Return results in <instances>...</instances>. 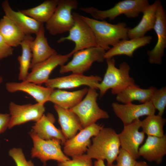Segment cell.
<instances>
[{"label": "cell", "mask_w": 166, "mask_h": 166, "mask_svg": "<svg viewBox=\"0 0 166 166\" xmlns=\"http://www.w3.org/2000/svg\"><path fill=\"white\" fill-rule=\"evenodd\" d=\"M92 141L86 154L92 159L106 160L107 166H111L120 149L118 134L112 128L104 127L93 137Z\"/></svg>", "instance_id": "6da1fadb"}, {"label": "cell", "mask_w": 166, "mask_h": 166, "mask_svg": "<svg viewBox=\"0 0 166 166\" xmlns=\"http://www.w3.org/2000/svg\"><path fill=\"white\" fill-rule=\"evenodd\" d=\"M90 27L94 34L97 46L107 51L122 40L128 39V28L124 22L113 24L80 15Z\"/></svg>", "instance_id": "7a4b0ae2"}, {"label": "cell", "mask_w": 166, "mask_h": 166, "mask_svg": "<svg viewBox=\"0 0 166 166\" xmlns=\"http://www.w3.org/2000/svg\"><path fill=\"white\" fill-rule=\"evenodd\" d=\"M106 60L107 66L106 72L103 80L96 86L97 89L100 91V97L110 89L113 94L117 95L129 86L136 85L133 78L129 75L130 67L127 62H121L118 68L115 66L113 57Z\"/></svg>", "instance_id": "3957f363"}, {"label": "cell", "mask_w": 166, "mask_h": 166, "mask_svg": "<svg viewBox=\"0 0 166 166\" xmlns=\"http://www.w3.org/2000/svg\"><path fill=\"white\" fill-rule=\"evenodd\" d=\"M149 5L147 0H124L106 10H100L93 7H82L79 9L90 14L94 19L104 20L108 18L112 21L123 14L129 18H136Z\"/></svg>", "instance_id": "277c9868"}, {"label": "cell", "mask_w": 166, "mask_h": 166, "mask_svg": "<svg viewBox=\"0 0 166 166\" xmlns=\"http://www.w3.org/2000/svg\"><path fill=\"white\" fill-rule=\"evenodd\" d=\"M96 89L89 88L84 98L69 109L78 117L83 128L95 123L100 119L109 117L108 113L101 109L97 103L98 94Z\"/></svg>", "instance_id": "5b68a950"}, {"label": "cell", "mask_w": 166, "mask_h": 166, "mask_svg": "<svg viewBox=\"0 0 166 166\" xmlns=\"http://www.w3.org/2000/svg\"><path fill=\"white\" fill-rule=\"evenodd\" d=\"M78 3L76 0H59L53 14L46 22V29L52 35L69 32L74 25L72 11L76 9Z\"/></svg>", "instance_id": "8992f818"}, {"label": "cell", "mask_w": 166, "mask_h": 166, "mask_svg": "<svg viewBox=\"0 0 166 166\" xmlns=\"http://www.w3.org/2000/svg\"><path fill=\"white\" fill-rule=\"evenodd\" d=\"M33 142L31 151L32 158H37L46 166L49 160H56L57 162L65 161L70 160L61 149V141L53 139L44 140L39 137L32 130L29 133Z\"/></svg>", "instance_id": "52a82bcc"}, {"label": "cell", "mask_w": 166, "mask_h": 166, "mask_svg": "<svg viewBox=\"0 0 166 166\" xmlns=\"http://www.w3.org/2000/svg\"><path fill=\"white\" fill-rule=\"evenodd\" d=\"M106 51L97 46L81 50L74 53L71 61L60 67L61 74L71 72L73 73L83 74L88 70L93 63L103 61Z\"/></svg>", "instance_id": "ba28073f"}, {"label": "cell", "mask_w": 166, "mask_h": 166, "mask_svg": "<svg viewBox=\"0 0 166 166\" xmlns=\"http://www.w3.org/2000/svg\"><path fill=\"white\" fill-rule=\"evenodd\" d=\"M74 25L69 31V34L60 38L58 43L69 40L74 42L75 46L71 52H75L85 49L97 46L93 33L89 25L83 20L78 13H72Z\"/></svg>", "instance_id": "9c48e42d"}, {"label": "cell", "mask_w": 166, "mask_h": 166, "mask_svg": "<svg viewBox=\"0 0 166 166\" xmlns=\"http://www.w3.org/2000/svg\"><path fill=\"white\" fill-rule=\"evenodd\" d=\"M104 127V125L95 123L83 128L66 141L63 144L64 153L71 157L84 154L91 144V138L96 136Z\"/></svg>", "instance_id": "30bf717a"}, {"label": "cell", "mask_w": 166, "mask_h": 166, "mask_svg": "<svg viewBox=\"0 0 166 166\" xmlns=\"http://www.w3.org/2000/svg\"><path fill=\"white\" fill-rule=\"evenodd\" d=\"M44 105L37 103L20 105L10 102L9 107L10 118L8 128H11L30 121L37 122L45 111Z\"/></svg>", "instance_id": "8fae6325"}, {"label": "cell", "mask_w": 166, "mask_h": 166, "mask_svg": "<svg viewBox=\"0 0 166 166\" xmlns=\"http://www.w3.org/2000/svg\"><path fill=\"white\" fill-rule=\"evenodd\" d=\"M153 29L157 40L154 48L147 51L148 61L151 64L161 65L166 48V14L161 2L159 1L156 11V20Z\"/></svg>", "instance_id": "7c38bea8"}, {"label": "cell", "mask_w": 166, "mask_h": 166, "mask_svg": "<svg viewBox=\"0 0 166 166\" xmlns=\"http://www.w3.org/2000/svg\"><path fill=\"white\" fill-rule=\"evenodd\" d=\"M141 123V121L138 119L130 124L124 125L122 131L118 134L121 148L129 153L136 160L140 157L139 149L145 138V134L139 131Z\"/></svg>", "instance_id": "4fadbf2b"}, {"label": "cell", "mask_w": 166, "mask_h": 166, "mask_svg": "<svg viewBox=\"0 0 166 166\" xmlns=\"http://www.w3.org/2000/svg\"><path fill=\"white\" fill-rule=\"evenodd\" d=\"M73 54L70 52L66 55L56 54L46 60L34 65L31 69L26 80L41 85L49 78V76L57 66L64 65Z\"/></svg>", "instance_id": "5bb4252c"}, {"label": "cell", "mask_w": 166, "mask_h": 166, "mask_svg": "<svg viewBox=\"0 0 166 166\" xmlns=\"http://www.w3.org/2000/svg\"><path fill=\"white\" fill-rule=\"evenodd\" d=\"M112 106L115 115L124 125L130 124L141 117L154 114L156 110L150 101L140 104L113 102Z\"/></svg>", "instance_id": "9a60e30c"}, {"label": "cell", "mask_w": 166, "mask_h": 166, "mask_svg": "<svg viewBox=\"0 0 166 166\" xmlns=\"http://www.w3.org/2000/svg\"><path fill=\"white\" fill-rule=\"evenodd\" d=\"M101 81V78L98 76H86L72 73L65 76L49 79L45 84L46 87L54 89H72L84 85L97 89V85Z\"/></svg>", "instance_id": "2e32d148"}, {"label": "cell", "mask_w": 166, "mask_h": 166, "mask_svg": "<svg viewBox=\"0 0 166 166\" xmlns=\"http://www.w3.org/2000/svg\"><path fill=\"white\" fill-rule=\"evenodd\" d=\"M166 154V135L162 137L148 136L144 144L139 149V155L149 162L162 163Z\"/></svg>", "instance_id": "e0dca14e"}, {"label": "cell", "mask_w": 166, "mask_h": 166, "mask_svg": "<svg viewBox=\"0 0 166 166\" xmlns=\"http://www.w3.org/2000/svg\"><path fill=\"white\" fill-rule=\"evenodd\" d=\"M5 88L10 93L19 91L26 93L34 98L37 103L43 104L48 101L50 94L54 89L26 81L20 82H7Z\"/></svg>", "instance_id": "ac0fdd59"}, {"label": "cell", "mask_w": 166, "mask_h": 166, "mask_svg": "<svg viewBox=\"0 0 166 166\" xmlns=\"http://www.w3.org/2000/svg\"><path fill=\"white\" fill-rule=\"evenodd\" d=\"M55 119L50 113L43 114L41 118L32 127V131L39 137L44 140L55 139L63 144L67 139L61 130L54 125Z\"/></svg>", "instance_id": "d6986e66"}, {"label": "cell", "mask_w": 166, "mask_h": 166, "mask_svg": "<svg viewBox=\"0 0 166 166\" xmlns=\"http://www.w3.org/2000/svg\"><path fill=\"white\" fill-rule=\"evenodd\" d=\"M45 28L42 23L39 30L36 34L35 38L30 43V48L32 54L30 69L36 64L57 54L56 50L49 45L45 37Z\"/></svg>", "instance_id": "ffe728a7"}, {"label": "cell", "mask_w": 166, "mask_h": 166, "mask_svg": "<svg viewBox=\"0 0 166 166\" xmlns=\"http://www.w3.org/2000/svg\"><path fill=\"white\" fill-rule=\"evenodd\" d=\"M152 39V37L151 36H145L130 40H121L106 51L104 56V59L123 55L132 57L133 53L136 49L150 43Z\"/></svg>", "instance_id": "44dd1931"}, {"label": "cell", "mask_w": 166, "mask_h": 166, "mask_svg": "<svg viewBox=\"0 0 166 166\" xmlns=\"http://www.w3.org/2000/svg\"><path fill=\"white\" fill-rule=\"evenodd\" d=\"M5 16L14 22L26 35L36 34L42 23L25 15L20 11H16L10 7L8 0L4 1L2 4Z\"/></svg>", "instance_id": "7402d4cb"}, {"label": "cell", "mask_w": 166, "mask_h": 166, "mask_svg": "<svg viewBox=\"0 0 166 166\" xmlns=\"http://www.w3.org/2000/svg\"><path fill=\"white\" fill-rule=\"evenodd\" d=\"M54 108L58 115L61 130L67 140L83 129L79 118L74 112L56 105H54Z\"/></svg>", "instance_id": "603a6c76"}, {"label": "cell", "mask_w": 166, "mask_h": 166, "mask_svg": "<svg viewBox=\"0 0 166 166\" xmlns=\"http://www.w3.org/2000/svg\"><path fill=\"white\" fill-rule=\"evenodd\" d=\"M159 1L156 0L152 4H149L142 13V18L137 25L132 28L128 29V38L130 39L144 37L147 32L153 29Z\"/></svg>", "instance_id": "cb8c5ba5"}, {"label": "cell", "mask_w": 166, "mask_h": 166, "mask_svg": "<svg viewBox=\"0 0 166 166\" xmlns=\"http://www.w3.org/2000/svg\"><path fill=\"white\" fill-rule=\"evenodd\" d=\"M88 89L85 88L73 92L54 89L50 94L48 101L62 108L70 109L81 101L86 94Z\"/></svg>", "instance_id": "d4e9b609"}, {"label": "cell", "mask_w": 166, "mask_h": 166, "mask_svg": "<svg viewBox=\"0 0 166 166\" xmlns=\"http://www.w3.org/2000/svg\"><path fill=\"white\" fill-rule=\"evenodd\" d=\"M0 34L12 47L20 45L26 35L16 23L5 15L0 20Z\"/></svg>", "instance_id": "484cf974"}, {"label": "cell", "mask_w": 166, "mask_h": 166, "mask_svg": "<svg viewBox=\"0 0 166 166\" xmlns=\"http://www.w3.org/2000/svg\"><path fill=\"white\" fill-rule=\"evenodd\" d=\"M156 89L153 86L147 89H142L137 85L129 86L117 94L116 99L124 104L131 103L135 101L144 103L150 101Z\"/></svg>", "instance_id": "4316f807"}, {"label": "cell", "mask_w": 166, "mask_h": 166, "mask_svg": "<svg viewBox=\"0 0 166 166\" xmlns=\"http://www.w3.org/2000/svg\"><path fill=\"white\" fill-rule=\"evenodd\" d=\"M58 0H46L36 7L20 11L40 23L46 22L54 13Z\"/></svg>", "instance_id": "83f0119b"}, {"label": "cell", "mask_w": 166, "mask_h": 166, "mask_svg": "<svg viewBox=\"0 0 166 166\" xmlns=\"http://www.w3.org/2000/svg\"><path fill=\"white\" fill-rule=\"evenodd\" d=\"M34 39L31 35H26L24 39L20 44L22 53L18 57L20 66L18 78L22 81L26 80L30 69L32 54L30 48L31 42Z\"/></svg>", "instance_id": "f1b7e54d"}, {"label": "cell", "mask_w": 166, "mask_h": 166, "mask_svg": "<svg viewBox=\"0 0 166 166\" xmlns=\"http://www.w3.org/2000/svg\"><path fill=\"white\" fill-rule=\"evenodd\" d=\"M166 122L165 118L158 115L148 116L141 121L142 131L148 136L162 137L164 135L163 128Z\"/></svg>", "instance_id": "f546056e"}, {"label": "cell", "mask_w": 166, "mask_h": 166, "mask_svg": "<svg viewBox=\"0 0 166 166\" xmlns=\"http://www.w3.org/2000/svg\"><path fill=\"white\" fill-rule=\"evenodd\" d=\"M150 101L156 109L158 111V115L162 117L166 106V88L163 87L153 93Z\"/></svg>", "instance_id": "4dcf8cb0"}, {"label": "cell", "mask_w": 166, "mask_h": 166, "mask_svg": "<svg viewBox=\"0 0 166 166\" xmlns=\"http://www.w3.org/2000/svg\"><path fill=\"white\" fill-rule=\"evenodd\" d=\"M72 159L58 162L57 166H93L92 159L86 154L75 156Z\"/></svg>", "instance_id": "1f68e13d"}, {"label": "cell", "mask_w": 166, "mask_h": 166, "mask_svg": "<svg viewBox=\"0 0 166 166\" xmlns=\"http://www.w3.org/2000/svg\"><path fill=\"white\" fill-rule=\"evenodd\" d=\"M9 155L14 161L16 166H35L31 160H27L20 148H14L9 151Z\"/></svg>", "instance_id": "d6a6232c"}, {"label": "cell", "mask_w": 166, "mask_h": 166, "mask_svg": "<svg viewBox=\"0 0 166 166\" xmlns=\"http://www.w3.org/2000/svg\"><path fill=\"white\" fill-rule=\"evenodd\" d=\"M116 160L117 164L111 166H134L136 161L129 153L121 148Z\"/></svg>", "instance_id": "836d02e7"}, {"label": "cell", "mask_w": 166, "mask_h": 166, "mask_svg": "<svg viewBox=\"0 0 166 166\" xmlns=\"http://www.w3.org/2000/svg\"><path fill=\"white\" fill-rule=\"evenodd\" d=\"M14 49L8 45L0 34V60L11 56Z\"/></svg>", "instance_id": "e575fe53"}, {"label": "cell", "mask_w": 166, "mask_h": 166, "mask_svg": "<svg viewBox=\"0 0 166 166\" xmlns=\"http://www.w3.org/2000/svg\"><path fill=\"white\" fill-rule=\"evenodd\" d=\"M10 118L9 114L0 113V134L8 128Z\"/></svg>", "instance_id": "d590c367"}, {"label": "cell", "mask_w": 166, "mask_h": 166, "mask_svg": "<svg viewBox=\"0 0 166 166\" xmlns=\"http://www.w3.org/2000/svg\"><path fill=\"white\" fill-rule=\"evenodd\" d=\"M93 166H106L104 162V160H97L94 163Z\"/></svg>", "instance_id": "8d00e7d4"}, {"label": "cell", "mask_w": 166, "mask_h": 166, "mask_svg": "<svg viewBox=\"0 0 166 166\" xmlns=\"http://www.w3.org/2000/svg\"><path fill=\"white\" fill-rule=\"evenodd\" d=\"M134 166H150L144 161H136Z\"/></svg>", "instance_id": "74e56055"}, {"label": "cell", "mask_w": 166, "mask_h": 166, "mask_svg": "<svg viewBox=\"0 0 166 166\" xmlns=\"http://www.w3.org/2000/svg\"><path fill=\"white\" fill-rule=\"evenodd\" d=\"M3 81V79L2 76L0 77V84L2 83Z\"/></svg>", "instance_id": "f35d334b"}]
</instances>
